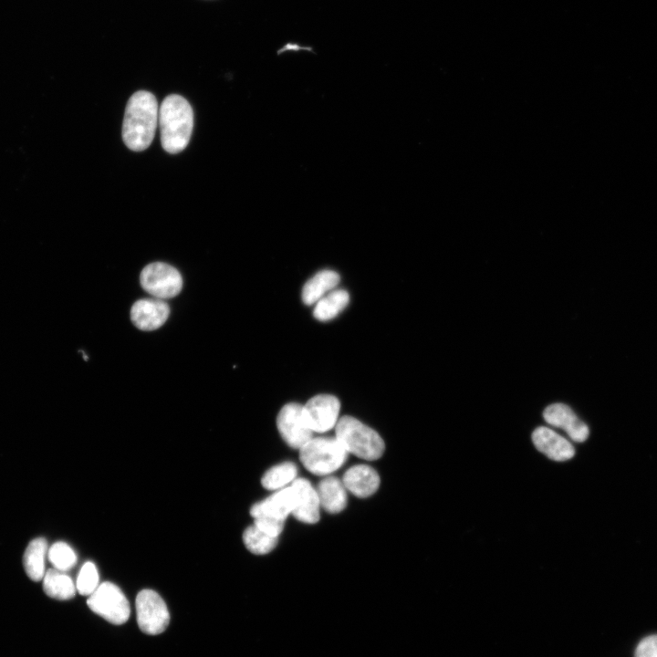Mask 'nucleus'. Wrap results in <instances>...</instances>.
<instances>
[{
    "label": "nucleus",
    "instance_id": "f257e3e1",
    "mask_svg": "<svg viewBox=\"0 0 657 657\" xmlns=\"http://www.w3.org/2000/svg\"><path fill=\"white\" fill-rule=\"evenodd\" d=\"M158 116L159 106L152 93L139 90L130 96L122 123V140L130 150L141 151L151 145Z\"/></svg>",
    "mask_w": 657,
    "mask_h": 657
},
{
    "label": "nucleus",
    "instance_id": "f03ea898",
    "mask_svg": "<svg viewBox=\"0 0 657 657\" xmlns=\"http://www.w3.org/2000/svg\"><path fill=\"white\" fill-rule=\"evenodd\" d=\"M158 125L165 151L174 154L184 150L193 128V111L190 103L177 94L167 96L159 107Z\"/></svg>",
    "mask_w": 657,
    "mask_h": 657
},
{
    "label": "nucleus",
    "instance_id": "7ed1b4c3",
    "mask_svg": "<svg viewBox=\"0 0 657 657\" xmlns=\"http://www.w3.org/2000/svg\"><path fill=\"white\" fill-rule=\"evenodd\" d=\"M335 433L343 448L360 458L377 460L384 452L381 437L354 417H341L336 423Z\"/></svg>",
    "mask_w": 657,
    "mask_h": 657
},
{
    "label": "nucleus",
    "instance_id": "20e7f679",
    "mask_svg": "<svg viewBox=\"0 0 657 657\" xmlns=\"http://www.w3.org/2000/svg\"><path fill=\"white\" fill-rule=\"evenodd\" d=\"M348 452L336 437L310 439L299 449L302 464L317 475L329 474L346 461Z\"/></svg>",
    "mask_w": 657,
    "mask_h": 657
},
{
    "label": "nucleus",
    "instance_id": "39448f33",
    "mask_svg": "<svg viewBox=\"0 0 657 657\" xmlns=\"http://www.w3.org/2000/svg\"><path fill=\"white\" fill-rule=\"evenodd\" d=\"M87 604L94 613L114 625L125 623L130 617L127 598L117 585L109 581L99 585L89 596Z\"/></svg>",
    "mask_w": 657,
    "mask_h": 657
},
{
    "label": "nucleus",
    "instance_id": "423d86ee",
    "mask_svg": "<svg viewBox=\"0 0 657 657\" xmlns=\"http://www.w3.org/2000/svg\"><path fill=\"white\" fill-rule=\"evenodd\" d=\"M140 282L146 292L159 299L174 297L182 288L180 272L162 262L147 265L141 272Z\"/></svg>",
    "mask_w": 657,
    "mask_h": 657
},
{
    "label": "nucleus",
    "instance_id": "0eeeda50",
    "mask_svg": "<svg viewBox=\"0 0 657 657\" xmlns=\"http://www.w3.org/2000/svg\"><path fill=\"white\" fill-rule=\"evenodd\" d=\"M137 623L149 635L163 632L170 622V613L162 597L152 589H142L135 600Z\"/></svg>",
    "mask_w": 657,
    "mask_h": 657
},
{
    "label": "nucleus",
    "instance_id": "6e6552de",
    "mask_svg": "<svg viewBox=\"0 0 657 657\" xmlns=\"http://www.w3.org/2000/svg\"><path fill=\"white\" fill-rule=\"evenodd\" d=\"M276 426L283 440L294 449H300L313 438V432L304 417L303 406L297 403L282 407L276 418Z\"/></svg>",
    "mask_w": 657,
    "mask_h": 657
},
{
    "label": "nucleus",
    "instance_id": "1a4fd4ad",
    "mask_svg": "<svg viewBox=\"0 0 657 657\" xmlns=\"http://www.w3.org/2000/svg\"><path fill=\"white\" fill-rule=\"evenodd\" d=\"M340 403L338 398L320 394L311 398L304 406L306 422L312 432L325 433L336 426Z\"/></svg>",
    "mask_w": 657,
    "mask_h": 657
},
{
    "label": "nucleus",
    "instance_id": "9d476101",
    "mask_svg": "<svg viewBox=\"0 0 657 657\" xmlns=\"http://www.w3.org/2000/svg\"><path fill=\"white\" fill-rule=\"evenodd\" d=\"M544 420L550 425L564 430L569 438L577 443L587 440L589 430L572 409L564 403H553L543 412Z\"/></svg>",
    "mask_w": 657,
    "mask_h": 657
},
{
    "label": "nucleus",
    "instance_id": "9b49d317",
    "mask_svg": "<svg viewBox=\"0 0 657 657\" xmlns=\"http://www.w3.org/2000/svg\"><path fill=\"white\" fill-rule=\"evenodd\" d=\"M170 308L159 298L137 300L130 309V319L141 330L150 331L161 328L167 320Z\"/></svg>",
    "mask_w": 657,
    "mask_h": 657
},
{
    "label": "nucleus",
    "instance_id": "f8f14e48",
    "mask_svg": "<svg viewBox=\"0 0 657 657\" xmlns=\"http://www.w3.org/2000/svg\"><path fill=\"white\" fill-rule=\"evenodd\" d=\"M532 442L535 447L554 461H566L575 454L573 445L555 431L540 426L534 430Z\"/></svg>",
    "mask_w": 657,
    "mask_h": 657
},
{
    "label": "nucleus",
    "instance_id": "ddd939ff",
    "mask_svg": "<svg viewBox=\"0 0 657 657\" xmlns=\"http://www.w3.org/2000/svg\"><path fill=\"white\" fill-rule=\"evenodd\" d=\"M296 494V506L292 512L299 521L314 524L319 520V499L317 490L305 478L295 479L291 485Z\"/></svg>",
    "mask_w": 657,
    "mask_h": 657
},
{
    "label": "nucleus",
    "instance_id": "4468645a",
    "mask_svg": "<svg viewBox=\"0 0 657 657\" xmlns=\"http://www.w3.org/2000/svg\"><path fill=\"white\" fill-rule=\"evenodd\" d=\"M296 506V494L292 486L285 487L256 503L250 509L253 517L265 515L286 520Z\"/></svg>",
    "mask_w": 657,
    "mask_h": 657
},
{
    "label": "nucleus",
    "instance_id": "2eb2a0df",
    "mask_svg": "<svg viewBox=\"0 0 657 657\" xmlns=\"http://www.w3.org/2000/svg\"><path fill=\"white\" fill-rule=\"evenodd\" d=\"M346 489L358 497L373 495L380 485V476L370 466L358 464L348 469L342 478Z\"/></svg>",
    "mask_w": 657,
    "mask_h": 657
},
{
    "label": "nucleus",
    "instance_id": "dca6fc26",
    "mask_svg": "<svg viewBox=\"0 0 657 657\" xmlns=\"http://www.w3.org/2000/svg\"><path fill=\"white\" fill-rule=\"evenodd\" d=\"M316 490L319 504L327 512L335 514L346 507V488L337 477L328 476L322 479Z\"/></svg>",
    "mask_w": 657,
    "mask_h": 657
},
{
    "label": "nucleus",
    "instance_id": "f3484780",
    "mask_svg": "<svg viewBox=\"0 0 657 657\" xmlns=\"http://www.w3.org/2000/svg\"><path fill=\"white\" fill-rule=\"evenodd\" d=\"M339 282V276L333 270L318 272L304 285L302 300L306 305L316 304L322 297L333 290Z\"/></svg>",
    "mask_w": 657,
    "mask_h": 657
},
{
    "label": "nucleus",
    "instance_id": "a211bd4d",
    "mask_svg": "<svg viewBox=\"0 0 657 657\" xmlns=\"http://www.w3.org/2000/svg\"><path fill=\"white\" fill-rule=\"evenodd\" d=\"M47 551V543L43 537L33 539L25 550L23 565L27 577L33 581H40L45 576Z\"/></svg>",
    "mask_w": 657,
    "mask_h": 657
},
{
    "label": "nucleus",
    "instance_id": "6ab92c4d",
    "mask_svg": "<svg viewBox=\"0 0 657 657\" xmlns=\"http://www.w3.org/2000/svg\"><path fill=\"white\" fill-rule=\"evenodd\" d=\"M42 580L45 593L52 599L67 600L73 598L77 591L70 577L57 568L47 570Z\"/></svg>",
    "mask_w": 657,
    "mask_h": 657
},
{
    "label": "nucleus",
    "instance_id": "aec40b11",
    "mask_svg": "<svg viewBox=\"0 0 657 657\" xmlns=\"http://www.w3.org/2000/svg\"><path fill=\"white\" fill-rule=\"evenodd\" d=\"M349 301V296L346 290H331L316 303L313 315L321 321L332 319L347 307Z\"/></svg>",
    "mask_w": 657,
    "mask_h": 657
},
{
    "label": "nucleus",
    "instance_id": "412c9836",
    "mask_svg": "<svg viewBox=\"0 0 657 657\" xmlns=\"http://www.w3.org/2000/svg\"><path fill=\"white\" fill-rule=\"evenodd\" d=\"M297 468L291 462H285L268 469L261 479L262 485L268 490L279 489L295 480Z\"/></svg>",
    "mask_w": 657,
    "mask_h": 657
},
{
    "label": "nucleus",
    "instance_id": "4be33fe9",
    "mask_svg": "<svg viewBox=\"0 0 657 657\" xmlns=\"http://www.w3.org/2000/svg\"><path fill=\"white\" fill-rule=\"evenodd\" d=\"M243 541L246 548L253 554L264 555L274 549L277 544V537L265 533L253 525L244 531Z\"/></svg>",
    "mask_w": 657,
    "mask_h": 657
},
{
    "label": "nucleus",
    "instance_id": "5701e85b",
    "mask_svg": "<svg viewBox=\"0 0 657 657\" xmlns=\"http://www.w3.org/2000/svg\"><path fill=\"white\" fill-rule=\"evenodd\" d=\"M48 560L54 568L66 571L75 566L77 555L72 548L65 542L53 544L47 551Z\"/></svg>",
    "mask_w": 657,
    "mask_h": 657
},
{
    "label": "nucleus",
    "instance_id": "b1692460",
    "mask_svg": "<svg viewBox=\"0 0 657 657\" xmlns=\"http://www.w3.org/2000/svg\"><path fill=\"white\" fill-rule=\"evenodd\" d=\"M99 572L95 564L90 561L86 562L81 567L77 578V591L83 596L91 595L99 585Z\"/></svg>",
    "mask_w": 657,
    "mask_h": 657
},
{
    "label": "nucleus",
    "instance_id": "393cba45",
    "mask_svg": "<svg viewBox=\"0 0 657 657\" xmlns=\"http://www.w3.org/2000/svg\"><path fill=\"white\" fill-rule=\"evenodd\" d=\"M285 520L269 516H257L254 517V525L265 533L277 537L284 528Z\"/></svg>",
    "mask_w": 657,
    "mask_h": 657
},
{
    "label": "nucleus",
    "instance_id": "a878e982",
    "mask_svg": "<svg viewBox=\"0 0 657 657\" xmlns=\"http://www.w3.org/2000/svg\"><path fill=\"white\" fill-rule=\"evenodd\" d=\"M635 657H657V634L645 637L639 642Z\"/></svg>",
    "mask_w": 657,
    "mask_h": 657
}]
</instances>
